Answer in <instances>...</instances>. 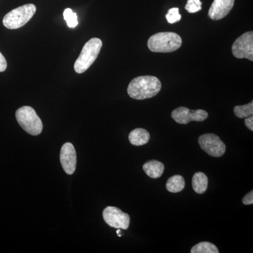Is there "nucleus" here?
I'll return each mask as SVG.
<instances>
[{
	"mask_svg": "<svg viewBox=\"0 0 253 253\" xmlns=\"http://www.w3.org/2000/svg\"><path fill=\"white\" fill-rule=\"evenodd\" d=\"M161 87L162 84L158 78L151 76H139L130 82L127 93L132 99L144 100L156 96Z\"/></svg>",
	"mask_w": 253,
	"mask_h": 253,
	"instance_id": "nucleus-1",
	"label": "nucleus"
},
{
	"mask_svg": "<svg viewBox=\"0 0 253 253\" xmlns=\"http://www.w3.org/2000/svg\"><path fill=\"white\" fill-rule=\"evenodd\" d=\"M182 40L172 32H163L154 35L148 41V47L153 52H173L181 47Z\"/></svg>",
	"mask_w": 253,
	"mask_h": 253,
	"instance_id": "nucleus-2",
	"label": "nucleus"
},
{
	"mask_svg": "<svg viewBox=\"0 0 253 253\" xmlns=\"http://www.w3.org/2000/svg\"><path fill=\"white\" fill-rule=\"evenodd\" d=\"M102 47V41L99 38H91L83 46L79 57L74 64V69L78 74L85 72L94 63Z\"/></svg>",
	"mask_w": 253,
	"mask_h": 253,
	"instance_id": "nucleus-3",
	"label": "nucleus"
},
{
	"mask_svg": "<svg viewBox=\"0 0 253 253\" xmlns=\"http://www.w3.org/2000/svg\"><path fill=\"white\" fill-rule=\"evenodd\" d=\"M16 118L20 126L28 134L38 136L42 131V122L31 106H23L18 109L16 112Z\"/></svg>",
	"mask_w": 253,
	"mask_h": 253,
	"instance_id": "nucleus-4",
	"label": "nucleus"
},
{
	"mask_svg": "<svg viewBox=\"0 0 253 253\" xmlns=\"http://www.w3.org/2000/svg\"><path fill=\"white\" fill-rule=\"evenodd\" d=\"M36 6L33 4L23 5L13 9L3 18V25L10 30L23 27L33 18L36 12Z\"/></svg>",
	"mask_w": 253,
	"mask_h": 253,
	"instance_id": "nucleus-5",
	"label": "nucleus"
},
{
	"mask_svg": "<svg viewBox=\"0 0 253 253\" xmlns=\"http://www.w3.org/2000/svg\"><path fill=\"white\" fill-rule=\"evenodd\" d=\"M103 218L105 222L116 229L126 230L129 228L130 217L121 210L113 206H108L103 211Z\"/></svg>",
	"mask_w": 253,
	"mask_h": 253,
	"instance_id": "nucleus-6",
	"label": "nucleus"
},
{
	"mask_svg": "<svg viewBox=\"0 0 253 253\" xmlns=\"http://www.w3.org/2000/svg\"><path fill=\"white\" fill-rule=\"evenodd\" d=\"M232 54L237 59L253 61V32L244 33L236 40L232 45Z\"/></svg>",
	"mask_w": 253,
	"mask_h": 253,
	"instance_id": "nucleus-7",
	"label": "nucleus"
},
{
	"mask_svg": "<svg viewBox=\"0 0 253 253\" xmlns=\"http://www.w3.org/2000/svg\"><path fill=\"white\" fill-rule=\"evenodd\" d=\"M199 143L201 149L212 157H221L225 153L226 145L216 134H203L199 138Z\"/></svg>",
	"mask_w": 253,
	"mask_h": 253,
	"instance_id": "nucleus-8",
	"label": "nucleus"
},
{
	"mask_svg": "<svg viewBox=\"0 0 253 253\" xmlns=\"http://www.w3.org/2000/svg\"><path fill=\"white\" fill-rule=\"evenodd\" d=\"M172 118L179 124L186 125L191 122H203L208 117V113L202 109L191 111L186 107H179L172 111Z\"/></svg>",
	"mask_w": 253,
	"mask_h": 253,
	"instance_id": "nucleus-9",
	"label": "nucleus"
},
{
	"mask_svg": "<svg viewBox=\"0 0 253 253\" xmlns=\"http://www.w3.org/2000/svg\"><path fill=\"white\" fill-rule=\"evenodd\" d=\"M60 161L66 174L71 175L75 172L77 165V155L71 143L68 142L63 145L60 152Z\"/></svg>",
	"mask_w": 253,
	"mask_h": 253,
	"instance_id": "nucleus-10",
	"label": "nucleus"
},
{
	"mask_svg": "<svg viewBox=\"0 0 253 253\" xmlns=\"http://www.w3.org/2000/svg\"><path fill=\"white\" fill-rule=\"evenodd\" d=\"M235 0H214L208 12V16L214 21L222 19L229 14L234 7Z\"/></svg>",
	"mask_w": 253,
	"mask_h": 253,
	"instance_id": "nucleus-11",
	"label": "nucleus"
},
{
	"mask_svg": "<svg viewBox=\"0 0 253 253\" xmlns=\"http://www.w3.org/2000/svg\"><path fill=\"white\" fill-rule=\"evenodd\" d=\"M143 169L149 177L157 179L164 172L165 166L163 163L158 161H149L143 166Z\"/></svg>",
	"mask_w": 253,
	"mask_h": 253,
	"instance_id": "nucleus-12",
	"label": "nucleus"
},
{
	"mask_svg": "<svg viewBox=\"0 0 253 253\" xmlns=\"http://www.w3.org/2000/svg\"><path fill=\"white\" fill-rule=\"evenodd\" d=\"M150 139L149 131L143 128H136L129 133V141L134 146H143L147 144Z\"/></svg>",
	"mask_w": 253,
	"mask_h": 253,
	"instance_id": "nucleus-13",
	"label": "nucleus"
},
{
	"mask_svg": "<svg viewBox=\"0 0 253 253\" xmlns=\"http://www.w3.org/2000/svg\"><path fill=\"white\" fill-rule=\"evenodd\" d=\"M208 176L204 172H199L194 174L192 179L193 189L199 194H203L208 189Z\"/></svg>",
	"mask_w": 253,
	"mask_h": 253,
	"instance_id": "nucleus-14",
	"label": "nucleus"
},
{
	"mask_svg": "<svg viewBox=\"0 0 253 253\" xmlns=\"http://www.w3.org/2000/svg\"><path fill=\"white\" fill-rule=\"evenodd\" d=\"M185 181L181 175H174L169 178L166 183V189L171 193L180 192L184 189Z\"/></svg>",
	"mask_w": 253,
	"mask_h": 253,
	"instance_id": "nucleus-15",
	"label": "nucleus"
},
{
	"mask_svg": "<svg viewBox=\"0 0 253 253\" xmlns=\"http://www.w3.org/2000/svg\"><path fill=\"white\" fill-rule=\"evenodd\" d=\"M191 253H219L215 245L210 242L199 243L191 250Z\"/></svg>",
	"mask_w": 253,
	"mask_h": 253,
	"instance_id": "nucleus-16",
	"label": "nucleus"
},
{
	"mask_svg": "<svg viewBox=\"0 0 253 253\" xmlns=\"http://www.w3.org/2000/svg\"><path fill=\"white\" fill-rule=\"evenodd\" d=\"M236 117L246 118L252 116L253 114V101L244 106H236L234 109Z\"/></svg>",
	"mask_w": 253,
	"mask_h": 253,
	"instance_id": "nucleus-17",
	"label": "nucleus"
},
{
	"mask_svg": "<svg viewBox=\"0 0 253 253\" xmlns=\"http://www.w3.org/2000/svg\"><path fill=\"white\" fill-rule=\"evenodd\" d=\"M63 18L67 23L68 27L76 28L78 26V16L76 13L73 12V10L68 8L63 11Z\"/></svg>",
	"mask_w": 253,
	"mask_h": 253,
	"instance_id": "nucleus-18",
	"label": "nucleus"
},
{
	"mask_svg": "<svg viewBox=\"0 0 253 253\" xmlns=\"http://www.w3.org/2000/svg\"><path fill=\"white\" fill-rule=\"evenodd\" d=\"M179 8L176 7L172 8L168 11L166 16L168 23L173 24L180 21L181 16L179 14Z\"/></svg>",
	"mask_w": 253,
	"mask_h": 253,
	"instance_id": "nucleus-19",
	"label": "nucleus"
},
{
	"mask_svg": "<svg viewBox=\"0 0 253 253\" xmlns=\"http://www.w3.org/2000/svg\"><path fill=\"white\" fill-rule=\"evenodd\" d=\"M201 0H188L185 6L186 11H189L191 14L198 12V11L201 10Z\"/></svg>",
	"mask_w": 253,
	"mask_h": 253,
	"instance_id": "nucleus-20",
	"label": "nucleus"
},
{
	"mask_svg": "<svg viewBox=\"0 0 253 253\" xmlns=\"http://www.w3.org/2000/svg\"><path fill=\"white\" fill-rule=\"evenodd\" d=\"M243 204L249 206V205L253 204V191H251L249 194L246 195L243 199Z\"/></svg>",
	"mask_w": 253,
	"mask_h": 253,
	"instance_id": "nucleus-21",
	"label": "nucleus"
},
{
	"mask_svg": "<svg viewBox=\"0 0 253 253\" xmlns=\"http://www.w3.org/2000/svg\"><path fill=\"white\" fill-rule=\"evenodd\" d=\"M7 67V62L3 54L0 52V72H4Z\"/></svg>",
	"mask_w": 253,
	"mask_h": 253,
	"instance_id": "nucleus-22",
	"label": "nucleus"
},
{
	"mask_svg": "<svg viewBox=\"0 0 253 253\" xmlns=\"http://www.w3.org/2000/svg\"><path fill=\"white\" fill-rule=\"evenodd\" d=\"M245 124H246V126L250 129L251 131H253V117L252 116H250V117L246 118L245 119Z\"/></svg>",
	"mask_w": 253,
	"mask_h": 253,
	"instance_id": "nucleus-23",
	"label": "nucleus"
}]
</instances>
